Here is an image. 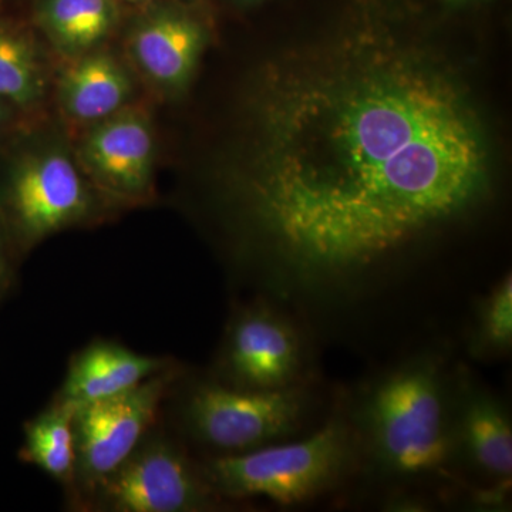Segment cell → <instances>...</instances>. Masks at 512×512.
<instances>
[{
    "instance_id": "19",
    "label": "cell",
    "mask_w": 512,
    "mask_h": 512,
    "mask_svg": "<svg viewBox=\"0 0 512 512\" xmlns=\"http://www.w3.org/2000/svg\"><path fill=\"white\" fill-rule=\"evenodd\" d=\"M3 124H5V111L2 109V101H0V131H2Z\"/></svg>"
},
{
    "instance_id": "7",
    "label": "cell",
    "mask_w": 512,
    "mask_h": 512,
    "mask_svg": "<svg viewBox=\"0 0 512 512\" xmlns=\"http://www.w3.org/2000/svg\"><path fill=\"white\" fill-rule=\"evenodd\" d=\"M302 338L291 319L258 296L235 306L210 376L242 390H276L305 383Z\"/></svg>"
},
{
    "instance_id": "10",
    "label": "cell",
    "mask_w": 512,
    "mask_h": 512,
    "mask_svg": "<svg viewBox=\"0 0 512 512\" xmlns=\"http://www.w3.org/2000/svg\"><path fill=\"white\" fill-rule=\"evenodd\" d=\"M84 161L104 190L138 200L150 188L154 138L146 120L127 113L107 120L87 137Z\"/></svg>"
},
{
    "instance_id": "20",
    "label": "cell",
    "mask_w": 512,
    "mask_h": 512,
    "mask_svg": "<svg viewBox=\"0 0 512 512\" xmlns=\"http://www.w3.org/2000/svg\"><path fill=\"white\" fill-rule=\"evenodd\" d=\"M251 2H255V0H251Z\"/></svg>"
},
{
    "instance_id": "15",
    "label": "cell",
    "mask_w": 512,
    "mask_h": 512,
    "mask_svg": "<svg viewBox=\"0 0 512 512\" xmlns=\"http://www.w3.org/2000/svg\"><path fill=\"white\" fill-rule=\"evenodd\" d=\"M116 15L113 0H45L40 9L47 32L69 52L101 42L113 28Z\"/></svg>"
},
{
    "instance_id": "18",
    "label": "cell",
    "mask_w": 512,
    "mask_h": 512,
    "mask_svg": "<svg viewBox=\"0 0 512 512\" xmlns=\"http://www.w3.org/2000/svg\"><path fill=\"white\" fill-rule=\"evenodd\" d=\"M10 282H12V269H10L5 248H3L2 242H0V299L9 291Z\"/></svg>"
},
{
    "instance_id": "3",
    "label": "cell",
    "mask_w": 512,
    "mask_h": 512,
    "mask_svg": "<svg viewBox=\"0 0 512 512\" xmlns=\"http://www.w3.org/2000/svg\"><path fill=\"white\" fill-rule=\"evenodd\" d=\"M313 409L305 383L276 390H242L183 369L165 397L161 416L204 457L248 453L296 436Z\"/></svg>"
},
{
    "instance_id": "4",
    "label": "cell",
    "mask_w": 512,
    "mask_h": 512,
    "mask_svg": "<svg viewBox=\"0 0 512 512\" xmlns=\"http://www.w3.org/2000/svg\"><path fill=\"white\" fill-rule=\"evenodd\" d=\"M363 453L348 416H333L311 436L229 456L200 460L202 476L222 500L266 498L279 505L308 503L352 473Z\"/></svg>"
},
{
    "instance_id": "9",
    "label": "cell",
    "mask_w": 512,
    "mask_h": 512,
    "mask_svg": "<svg viewBox=\"0 0 512 512\" xmlns=\"http://www.w3.org/2000/svg\"><path fill=\"white\" fill-rule=\"evenodd\" d=\"M453 430L457 458L493 483L512 476V426L507 409L493 393L457 373L453 380Z\"/></svg>"
},
{
    "instance_id": "6",
    "label": "cell",
    "mask_w": 512,
    "mask_h": 512,
    "mask_svg": "<svg viewBox=\"0 0 512 512\" xmlns=\"http://www.w3.org/2000/svg\"><path fill=\"white\" fill-rule=\"evenodd\" d=\"M184 367L177 362L127 392L76 407V477L66 497L70 510L84 511L97 487L160 419L165 397Z\"/></svg>"
},
{
    "instance_id": "13",
    "label": "cell",
    "mask_w": 512,
    "mask_h": 512,
    "mask_svg": "<svg viewBox=\"0 0 512 512\" xmlns=\"http://www.w3.org/2000/svg\"><path fill=\"white\" fill-rule=\"evenodd\" d=\"M76 407L53 396L42 412L26 421L20 448V458L56 481L64 498L72 493L76 477Z\"/></svg>"
},
{
    "instance_id": "17",
    "label": "cell",
    "mask_w": 512,
    "mask_h": 512,
    "mask_svg": "<svg viewBox=\"0 0 512 512\" xmlns=\"http://www.w3.org/2000/svg\"><path fill=\"white\" fill-rule=\"evenodd\" d=\"M42 94L35 52L25 37L0 29V101L29 106Z\"/></svg>"
},
{
    "instance_id": "11",
    "label": "cell",
    "mask_w": 512,
    "mask_h": 512,
    "mask_svg": "<svg viewBox=\"0 0 512 512\" xmlns=\"http://www.w3.org/2000/svg\"><path fill=\"white\" fill-rule=\"evenodd\" d=\"M177 363L173 357L143 355L116 340L96 338L70 357L55 397L80 404L133 389Z\"/></svg>"
},
{
    "instance_id": "12",
    "label": "cell",
    "mask_w": 512,
    "mask_h": 512,
    "mask_svg": "<svg viewBox=\"0 0 512 512\" xmlns=\"http://www.w3.org/2000/svg\"><path fill=\"white\" fill-rule=\"evenodd\" d=\"M204 46V32L184 13L164 12L144 22L133 37L138 64L161 86L188 82Z\"/></svg>"
},
{
    "instance_id": "14",
    "label": "cell",
    "mask_w": 512,
    "mask_h": 512,
    "mask_svg": "<svg viewBox=\"0 0 512 512\" xmlns=\"http://www.w3.org/2000/svg\"><path fill=\"white\" fill-rule=\"evenodd\" d=\"M131 82L113 57L90 55L66 70L60 97L67 113L80 121L107 119L126 103Z\"/></svg>"
},
{
    "instance_id": "16",
    "label": "cell",
    "mask_w": 512,
    "mask_h": 512,
    "mask_svg": "<svg viewBox=\"0 0 512 512\" xmlns=\"http://www.w3.org/2000/svg\"><path fill=\"white\" fill-rule=\"evenodd\" d=\"M470 349L481 359L507 356L512 348V278L504 276L478 303Z\"/></svg>"
},
{
    "instance_id": "8",
    "label": "cell",
    "mask_w": 512,
    "mask_h": 512,
    "mask_svg": "<svg viewBox=\"0 0 512 512\" xmlns=\"http://www.w3.org/2000/svg\"><path fill=\"white\" fill-rule=\"evenodd\" d=\"M2 210L23 247L82 224L97 211L76 165L60 153L29 158L10 175Z\"/></svg>"
},
{
    "instance_id": "2",
    "label": "cell",
    "mask_w": 512,
    "mask_h": 512,
    "mask_svg": "<svg viewBox=\"0 0 512 512\" xmlns=\"http://www.w3.org/2000/svg\"><path fill=\"white\" fill-rule=\"evenodd\" d=\"M349 419L362 451L386 476L427 480L457 464L453 380L440 357L416 356L384 373Z\"/></svg>"
},
{
    "instance_id": "5",
    "label": "cell",
    "mask_w": 512,
    "mask_h": 512,
    "mask_svg": "<svg viewBox=\"0 0 512 512\" xmlns=\"http://www.w3.org/2000/svg\"><path fill=\"white\" fill-rule=\"evenodd\" d=\"M224 503L202 476L200 460L160 416L84 511L202 512Z\"/></svg>"
},
{
    "instance_id": "1",
    "label": "cell",
    "mask_w": 512,
    "mask_h": 512,
    "mask_svg": "<svg viewBox=\"0 0 512 512\" xmlns=\"http://www.w3.org/2000/svg\"><path fill=\"white\" fill-rule=\"evenodd\" d=\"M359 2L266 67L228 211L266 295L340 305L487 200L493 150L461 63Z\"/></svg>"
}]
</instances>
